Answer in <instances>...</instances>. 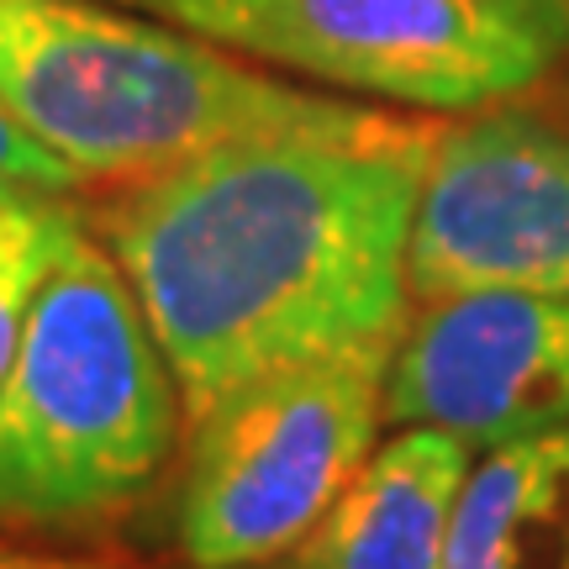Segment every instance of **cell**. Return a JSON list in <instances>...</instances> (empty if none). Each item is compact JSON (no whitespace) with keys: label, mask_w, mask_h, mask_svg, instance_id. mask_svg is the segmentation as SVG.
Returning <instances> with one entry per match:
<instances>
[{"label":"cell","mask_w":569,"mask_h":569,"mask_svg":"<svg viewBox=\"0 0 569 569\" xmlns=\"http://www.w3.org/2000/svg\"><path fill=\"white\" fill-rule=\"evenodd\" d=\"M438 132L443 122L343 101L84 196V222L180 380L184 427L264 375L401 332Z\"/></svg>","instance_id":"obj_1"},{"label":"cell","mask_w":569,"mask_h":569,"mask_svg":"<svg viewBox=\"0 0 569 569\" xmlns=\"http://www.w3.org/2000/svg\"><path fill=\"white\" fill-rule=\"evenodd\" d=\"M180 448V380L80 206L0 375V538L90 543L122 528Z\"/></svg>","instance_id":"obj_2"},{"label":"cell","mask_w":569,"mask_h":569,"mask_svg":"<svg viewBox=\"0 0 569 569\" xmlns=\"http://www.w3.org/2000/svg\"><path fill=\"white\" fill-rule=\"evenodd\" d=\"M0 101L96 196L222 142L332 117L343 96L274 80L122 0H0Z\"/></svg>","instance_id":"obj_3"},{"label":"cell","mask_w":569,"mask_h":569,"mask_svg":"<svg viewBox=\"0 0 569 569\" xmlns=\"http://www.w3.org/2000/svg\"><path fill=\"white\" fill-rule=\"evenodd\" d=\"M396 338L264 375L184 427L174 465L184 569H264L301 549L386 438Z\"/></svg>","instance_id":"obj_4"},{"label":"cell","mask_w":569,"mask_h":569,"mask_svg":"<svg viewBox=\"0 0 569 569\" xmlns=\"http://www.w3.org/2000/svg\"><path fill=\"white\" fill-rule=\"evenodd\" d=\"M148 17L422 117L517 101L559 59L496 0H159Z\"/></svg>","instance_id":"obj_5"},{"label":"cell","mask_w":569,"mask_h":569,"mask_svg":"<svg viewBox=\"0 0 569 569\" xmlns=\"http://www.w3.org/2000/svg\"><path fill=\"white\" fill-rule=\"evenodd\" d=\"M475 290L569 296V127L511 101L438 132L411 217V306Z\"/></svg>","instance_id":"obj_6"},{"label":"cell","mask_w":569,"mask_h":569,"mask_svg":"<svg viewBox=\"0 0 569 569\" xmlns=\"http://www.w3.org/2000/svg\"><path fill=\"white\" fill-rule=\"evenodd\" d=\"M390 427H443L475 453L569 427V296L475 290L411 306L386 375Z\"/></svg>","instance_id":"obj_7"},{"label":"cell","mask_w":569,"mask_h":569,"mask_svg":"<svg viewBox=\"0 0 569 569\" xmlns=\"http://www.w3.org/2000/svg\"><path fill=\"white\" fill-rule=\"evenodd\" d=\"M475 448L443 427H390L327 517L274 569H443Z\"/></svg>","instance_id":"obj_8"},{"label":"cell","mask_w":569,"mask_h":569,"mask_svg":"<svg viewBox=\"0 0 569 569\" xmlns=\"http://www.w3.org/2000/svg\"><path fill=\"white\" fill-rule=\"evenodd\" d=\"M443 569H569V427L469 465Z\"/></svg>","instance_id":"obj_9"},{"label":"cell","mask_w":569,"mask_h":569,"mask_svg":"<svg viewBox=\"0 0 569 569\" xmlns=\"http://www.w3.org/2000/svg\"><path fill=\"white\" fill-rule=\"evenodd\" d=\"M74 222H80L74 196L0 190V375H6L11 353H17L27 306L38 296L42 274L53 269Z\"/></svg>","instance_id":"obj_10"},{"label":"cell","mask_w":569,"mask_h":569,"mask_svg":"<svg viewBox=\"0 0 569 569\" xmlns=\"http://www.w3.org/2000/svg\"><path fill=\"white\" fill-rule=\"evenodd\" d=\"M0 190H32V196H84L80 174L53 153L42 148L27 127L6 111L0 101Z\"/></svg>","instance_id":"obj_11"},{"label":"cell","mask_w":569,"mask_h":569,"mask_svg":"<svg viewBox=\"0 0 569 569\" xmlns=\"http://www.w3.org/2000/svg\"><path fill=\"white\" fill-rule=\"evenodd\" d=\"M0 569H132V565L106 559V553L48 549V543H32V538H0Z\"/></svg>","instance_id":"obj_12"},{"label":"cell","mask_w":569,"mask_h":569,"mask_svg":"<svg viewBox=\"0 0 569 569\" xmlns=\"http://www.w3.org/2000/svg\"><path fill=\"white\" fill-rule=\"evenodd\" d=\"M496 6L511 11L522 27H532L553 53H569V0H496Z\"/></svg>","instance_id":"obj_13"},{"label":"cell","mask_w":569,"mask_h":569,"mask_svg":"<svg viewBox=\"0 0 569 569\" xmlns=\"http://www.w3.org/2000/svg\"><path fill=\"white\" fill-rule=\"evenodd\" d=\"M122 6H138V11H153L159 0H122Z\"/></svg>","instance_id":"obj_14"},{"label":"cell","mask_w":569,"mask_h":569,"mask_svg":"<svg viewBox=\"0 0 569 569\" xmlns=\"http://www.w3.org/2000/svg\"><path fill=\"white\" fill-rule=\"evenodd\" d=\"M264 569H274V565H264Z\"/></svg>","instance_id":"obj_15"}]
</instances>
